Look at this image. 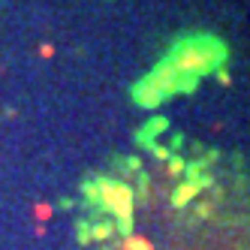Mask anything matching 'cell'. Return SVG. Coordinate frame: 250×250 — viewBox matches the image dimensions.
Returning a JSON list of instances; mask_svg holds the SVG:
<instances>
[{
    "mask_svg": "<svg viewBox=\"0 0 250 250\" xmlns=\"http://www.w3.org/2000/svg\"><path fill=\"white\" fill-rule=\"evenodd\" d=\"M82 250H250V172L217 157L130 160L87 187Z\"/></svg>",
    "mask_w": 250,
    "mask_h": 250,
    "instance_id": "cell-1",
    "label": "cell"
}]
</instances>
